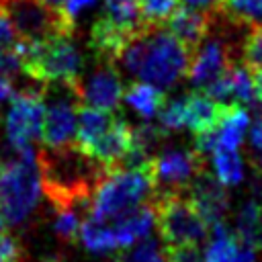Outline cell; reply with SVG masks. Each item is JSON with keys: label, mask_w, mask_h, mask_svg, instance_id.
<instances>
[{"label": "cell", "mask_w": 262, "mask_h": 262, "mask_svg": "<svg viewBox=\"0 0 262 262\" xmlns=\"http://www.w3.org/2000/svg\"><path fill=\"white\" fill-rule=\"evenodd\" d=\"M41 188L53 209H90V201L108 170L74 145L43 147L39 151Z\"/></svg>", "instance_id": "cell-1"}, {"label": "cell", "mask_w": 262, "mask_h": 262, "mask_svg": "<svg viewBox=\"0 0 262 262\" xmlns=\"http://www.w3.org/2000/svg\"><path fill=\"white\" fill-rule=\"evenodd\" d=\"M190 57L192 53L168 29L147 25L121 49L115 63L127 76L168 90L188 74Z\"/></svg>", "instance_id": "cell-2"}, {"label": "cell", "mask_w": 262, "mask_h": 262, "mask_svg": "<svg viewBox=\"0 0 262 262\" xmlns=\"http://www.w3.org/2000/svg\"><path fill=\"white\" fill-rule=\"evenodd\" d=\"M39 151L35 147L12 149L0 158V211L10 225L25 223L39 205L41 194Z\"/></svg>", "instance_id": "cell-3"}, {"label": "cell", "mask_w": 262, "mask_h": 262, "mask_svg": "<svg viewBox=\"0 0 262 262\" xmlns=\"http://www.w3.org/2000/svg\"><path fill=\"white\" fill-rule=\"evenodd\" d=\"M14 49L23 59V72L39 86L72 84L80 80L84 59L72 35L55 37L43 43L16 39Z\"/></svg>", "instance_id": "cell-4"}, {"label": "cell", "mask_w": 262, "mask_h": 262, "mask_svg": "<svg viewBox=\"0 0 262 262\" xmlns=\"http://www.w3.org/2000/svg\"><path fill=\"white\" fill-rule=\"evenodd\" d=\"M154 182L149 168L141 170H115L104 176L90 201V219L94 221H115L121 215L151 203Z\"/></svg>", "instance_id": "cell-5"}, {"label": "cell", "mask_w": 262, "mask_h": 262, "mask_svg": "<svg viewBox=\"0 0 262 262\" xmlns=\"http://www.w3.org/2000/svg\"><path fill=\"white\" fill-rule=\"evenodd\" d=\"M151 205L166 248L199 246L209 237V225L186 192L156 194L151 199Z\"/></svg>", "instance_id": "cell-6"}, {"label": "cell", "mask_w": 262, "mask_h": 262, "mask_svg": "<svg viewBox=\"0 0 262 262\" xmlns=\"http://www.w3.org/2000/svg\"><path fill=\"white\" fill-rule=\"evenodd\" d=\"M0 16L8 20L20 41L43 43L74 35V20L47 8L41 0H0Z\"/></svg>", "instance_id": "cell-7"}, {"label": "cell", "mask_w": 262, "mask_h": 262, "mask_svg": "<svg viewBox=\"0 0 262 262\" xmlns=\"http://www.w3.org/2000/svg\"><path fill=\"white\" fill-rule=\"evenodd\" d=\"M43 102H45V125H43L45 145L47 147L72 145V139H76V129H78V111L82 106L78 82L43 86Z\"/></svg>", "instance_id": "cell-8"}, {"label": "cell", "mask_w": 262, "mask_h": 262, "mask_svg": "<svg viewBox=\"0 0 262 262\" xmlns=\"http://www.w3.org/2000/svg\"><path fill=\"white\" fill-rule=\"evenodd\" d=\"M43 125H45L43 86L27 88L10 98L8 111L4 115V137L8 147L12 149L33 147V143L43 137Z\"/></svg>", "instance_id": "cell-9"}, {"label": "cell", "mask_w": 262, "mask_h": 262, "mask_svg": "<svg viewBox=\"0 0 262 262\" xmlns=\"http://www.w3.org/2000/svg\"><path fill=\"white\" fill-rule=\"evenodd\" d=\"M149 176L156 194L186 192L192 180L205 172V158L194 151V147H168L160 149L149 162Z\"/></svg>", "instance_id": "cell-10"}, {"label": "cell", "mask_w": 262, "mask_h": 262, "mask_svg": "<svg viewBox=\"0 0 262 262\" xmlns=\"http://www.w3.org/2000/svg\"><path fill=\"white\" fill-rule=\"evenodd\" d=\"M233 63L235 61H233L231 43L225 39V35H215L211 29L209 37L192 51L186 78L194 88L205 90L209 84L221 78Z\"/></svg>", "instance_id": "cell-11"}, {"label": "cell", "mask_w": 262, "mask_h": 262, "mask_svg": "<svg viewBox=\"0 0 262 262\" xmlns=\"http://www.w3.org/2000/svg\"><path fill=\"white\" fill-rule=\"evenodd\" d=\"M78 92L82 102H86L92 108L98 111H115L119 106V100L123 98L121 88V74L115 63L100 61L98 66L82 80H78Z\"/></svg>", "instance_id": "cell-12"}, {"label": "cell", "mask_w": 262, "mask_h": 262, "mask_svg": "<svg viewBox=\"0 0 262 262\" xmlns=\"http://www.w3.org/2000/svg\"><path fill=\"white\" fill-rule=\"evenodd\" d=\"M186 194L209 227L225 223L229 211V196L225 192V186H221L211 172H201L188 186Z\"/></svg>", "instance_id": "cell-13"}, {"label": "cell", "mask_w": 262, "mask_h": 262, "mask_svg": "<svg viewBox=\"0 0 262 262\" xmlns=\"http://www.w3.org/2000/svg\"><path fill=\"white\" fill-rule=\"evenodd\" d=\"M215 12H199L184 6L170 16V20L166 23V29L192 53L209 37Z\"/></svg>", "instance_id": "cell-14"}, {"label": "cell", "mask_w": 262, "mask_h": 262, "mask_svg": "<svg viewBox=\"0 0 262 262\" xmlns=\"http://www.w3.org/2000/svg\"><path fill=\"white\" fill-rule=\"evenodd\" d=\"M156 223V211L151 203H145L125 215H121L115 221H108L113 235L117 239V246L121 250H129L135 244H139L141 239L147 237V233L151 231Z\"/></svg>", "instance_id": "cell-15"}, {"label": "cell", "mask_w": 262, "mask_h": 262, "mask_svg": "<svg viewBox=\"0 0 262 262\" xmlns=\"http://www.w3.org/2000/svg\"><path fill=\"white\" fill-rule=\"evenodd\" d=\"M248 127H250V115L244 106H237V104L223 106L219 123L211 131L215 137V149L237 151V147L244 141Z\"/></svg>", "instance_id": "cell-16"}, {"label": "cell", "mask_w": 262, "mask_h": 262, "mask_svg": "<svg viewBox=\"0 0 262 262\" xmlns=\"http://www.w3.org/2000/svg\"><path fill=\"white\" fill-rule=\"evenodd\" d=\"M184 111H186V129H190L194 135H201L217 127L223 106H219L203 90H199L184 94Z\"/></svg>", "instance_id": "cell-17"}, {"label": "cell", "mask_w": 262, "mask_h": 262, "mask_svg": "<svg viewBox=\"0 0 262 262\" xmlns=\"http://www.w3.org/2000/svg\"><path fill=\"white\" fill-rule=\"evenodd\" d=\"M115 115L108 111H98L82 104L78 111V129H76V145L80 149H88L98 137H102L108 127L115 123Z\"/></svg>", "instance_id": "cell-18"}, {"label": "cell", "mask_w": 262, "mask_h": 262, "mask_svg": "<svg viewBox=\"0 0 262 262\" xmlns=\"http://www.w3.org/2000/svg\"><path fill=\"white\" fill-rule=\"evenodd\" d=\"M239 244L250 250H262V207L254 201H246L235 215V231Z\"/></svg>", "instance_id": "cell-19"}, {"label": "cell", "mask_w": 262, "mask_h": 262, "mask_svg": "<svg viewBox=\"0 0 262 262\" xmlns=\"http://www.w3.org/2000/svg\"><path fill=\"white\" fill-rule=\"evenodd\" d=\"M123 100L127 102V106L131 111H135L143 119H151V117L160 115V111L166 104L164 92L154 88V86H149V84H143V82H133L125 90Z\"/></svg>", "instance_id": "cell-20"}, {"label": "cell", "mask_w": 262, "mask_h": 262, "mask_svg": "<svg viewBox=\"0 0 262 262\" xmlns=\"http://www.w3.org/2000/svg\"><path fill=\"white\" fill-rule=\"evenodd\" d=\"M211 168L221 186H235L244 180V160L237 151L215 149L211 154Z\"/></svg>", "instance_id": "cell-21"}, {"label": "cell", "mask_w": 262, "mask_h": 262, "mask_svg": "<svg viewBox=\"0 0 262 262\" xmlns=\"http://www.w3.org/2000/svg\"><path fill=\"white\" fill-rule=\"evenodd\" d=\"M80 239H82L84 248L92 254H104V252H111V250L119 248L111 225L104 223V221H94L90 217L80 227Z\"/></svg>", "instance_id": "cell-22"}, {"label": "cell", "mask_w": 262, "mask_h": 262, "mask_svg": "<svg viewBox=\"0 0 262 262\" xmlns=\"http://www.w3.org/2000/svg\"><path fill=\"white\" fill-rule=\"evenodd\" d=\"M219 10L233 25L250 29L262 27V0H221Z\"/></svg>", "instance_id": "cell-23"}, {"label": "cell", "mask_w": 262, "mask_h": 262, "mask_svg": "<svg viewBox=\"0 0 262 262\" xmlns=\"http://www.w3.org/2000/svg\"><path fill=\"white\" fill-rule=\"evenodd\" d=\"M111 262H168L166 246H160L156 239L145 237L137 246H133L129 250H123Z\"/></svg>", "instance_id": "cell-24"}, {"label": "cell", "mask_w": 262, "mask_h": 262, "mask_svg": "<svg viewBox=\"0 0 262 262\" xmlns=\"http://www.w3.org/2000/svg\"><path fill=\"white\" fill-rule=\"evenodd\" d=\"M180 0H139V10L143 23L149 27H162L170 20V16L180 8Z\"/></svg>", "instance_id": "cell-25"}, {"label": "cell", "mask_w": 262, "mask_h": 262, "mask_svg": "<svg viewBox=\"0 0 262 262\" xmlns=\"http://www.w3.org/2000/svg\"><path fill=\"white\" fill-rule=\"evenodd\" d=\"M82 209L72 207V209H55V219H53V231L59 239L63 242H74L80 235L82 227Z\"/></svg>", "instance_id": "cell-26"}, {"label": "cell", "mask_w": 262, "mask_h": 262, "mask_svg": "<svg viewBox=\"0 0 262 262\" xmlns=\"http://www.w3.org/2000/svg\"><path fill=\"white\" fill-rule=\"evenodd\" d=\"M242 57L248 70H262V27L252 29L242 45Z\"/></svg>", "instance_id": "cell-27"}, {"label": "cell", "mask_w": 262, "mask_h": 262, "mask_svg": "<svg viewBox=\"0 0 262 262\" xmlns=\"http://www.w3.org/2000/svg\"><path fill=\"white\" fill-rule=\"evenodd\" d=\"M20 72H23V59L16 53L14 45L12 47H2L0 49V78L12 80Z\"/></svg>", "instance_id": "cell-28"}, {"label": "cell", "mask_w": 262, "mask_h": 262, "mask_svg": "<svg viewBox=\"0 0 262 262\" xmlns=\"http://www.w3.org/2000/svg\"><path fill=\"white\" fill-rule=\"evenodd\" d=\"M166 258H168V262H203L205 260L199 246L166 248Z\"/></svg>", "instance_id": "cell-29"}, {"label": "cell", "mask_w": 262, "mask_h": 262, "mask_svg": "<svg viewBox=\"0 0 262 262\" xmlns=\"http://www.w3.org/2000/svg\"><path fill=\"white\" fill-rule=\"evenodd\" d=\"M20 258H23L20 244L10 233H2L0 235V262H20Z\"/></svg>", "instance_id": "cell-30"}, {"label": "cell", "mask_w": 262, "mask_h": 262, "mask_svg": "<svg viewBox=\"0 0 262 262\" xmlns=\"http://www.w3.org/2000/svg\"><path fill=\"white\" fill-rule=\"evenodd\" d=\"M250 147H254V151H262V104H260L258 117L250 129Z\"/></svg>", "instance_id": "cell-31"}, {"label": "cell", "mask_w": 262, "mask_h": 262, "mask_svg": "<svg viewBox=\"0 0 262 262\" xmlns=\"http://www.w3.org/2000/svg\"><path fill=\"white\" fill-rule=\"evenodd\" d=\"M186 8L199 10V12H215L221 6V0H182Z\"/></svg>", "instance_id": "cell-32"}, {"label": "cell", "mask_w": 262, "mask_h": 262, "mask_svg": "<svg viewBox=\"0 0 262 262\" xmlns=\"http://www.w3.org/2000/svg\"><path fill=\"white\" fill-rule=\"evenodd\" d=\"M16 35L12 31V27L8 25V20L4 16H0V49L2 47H12L16 43Z\"/></svg>", "instance_id": "cell-33"}, {"label": "cell", "mask_w": 262, "mask_h": 262, "mask_svg": "<svg viewBox=\"0 0 262 262\" xmlns=\"http://www.w3.org/2000/svg\"><path fill=\"white\" fill-rule=\"evenodd\" d=\"M96 0H68V4H66V8H63V14L70 18V20H74L84 8H88L90 4H94Z\"/></svg>", "instance_id": "cell-34"}, {"label": "cell", "mask_w": 262, "mask_h": 262, "mask_svg": "<svg viewBox=\"0 0 262 262\" xmlns=\"http://www.w3.org/2000/svg\"><path fill=\"white\" fill-rule=\"evenodd\" d=\"M14 96V86H12V80H6V78H0V106L10 100Z\"/></svg>", "instance_id": "cell-35"}, {"label": "cell", "mask_w": 262, "mask_h": 262, "mask_svg": "<svg viewBox=\"0 0 262 262\" xmlns=\"http://www.w3.org/2000/svg\"><path fill=\"white\" fill-rule=\"evenodd\" d=\"M47 8H51V10H55V12H63V8H66V4H68V0H41Z\"/></svg>", "instance_id": "cell-36"}, {"label": "cell", "mask_w": 262, "mask_h": 262, "mask_svg": "<svg viewBox=\"0 0 262 262\" xmlns=\"http://www.w3.org/2000/svg\"><path fill=\"white\" fill-rule=\"evenodd\" d=\"M252 76H254V84H256V92H258V102L262 104V70H256Z\"/></svg>", "instance_id": "cell-37"}, {"label": "cell", "mask_w": 262, "mask_h": 262, "mask_svg": "<svg viewBox=\"0 0 262 262\" xmlns=\"http://www.w3.org/2000/svg\"><path fill=\"white\" fill-rule=\"evenodd\" d=\"M252 166H254L256 174L262 176V151H254L252 154Z\"/></svg>", "instance_id": "cell-38"}, {"label": "cell", "mask_w": 262, "mask_h": 262, "mask_svg": "<svg viewBox=\"0 0 262 262\" xmlns=\"http://www.w3.org/2000/svg\"><path fill=\"white\" fill-rule=\"evenodd\" d=\"M4 225H6V223H4V215H2V211H0V235L6 233V231H4Z\"/></svg>", "instance_id": "cell-39"}, {"label": "cell", "mask_w": 262, "mask_h": 262, "mask_svg": "<svg viewBox=\"0 0 262 262\" xmlns=\"http://www.w3.org/2000/svg\"><path fill=\"white\" fill-rule=\"evenodd\" d=\"M43 262H61V258L59 256H51V258H45Z\"/></svg>", "instance_id": "cell-40"}]
</instances>
